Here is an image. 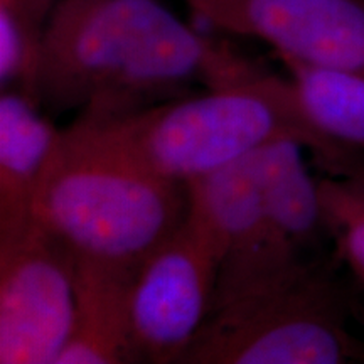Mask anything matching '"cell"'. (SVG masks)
I'll list each match as a JSON object with an SVG mask.
<instances>
[{
	"mask_svg": "<svg viewBox=\"0 0 364 364\" xmlns=\"http://www.w3.org/2000/svg\"><path fill=\"white\" fill-rule=\"evenodd\" d=\"M257 66L196 33L161 0H56L41 44L36 100L51 115L113 118L252 78Z\"/></svg>",
	"mask_w": 364,
	"mask_h": 364,
	"instance_id": "cell-1",
	"label": "cell"
},
{
	"mask_svg": "<svg viewBox=\"0 0 364 364\" xmlns=\"http://www.w3.org/2000/svg\"><path fill=\"white\" fill-rule=\"evenodd\" d=\"M75 124L144 169L182 184L280 140L302 144L336 177H348L364 159L314 124L290 76L262 70L203 95L113 118L78 117Z\"/></svg>",
	"mask_w": 364,
	"mask_h": 364,
	"instance_id": "cell-2",
	"label": "cell"
},
{
	"mask_svg": "<svg viewBox=\"0 0 364 364\" xmlns=\"http://www.w3.org/2000/svg\"><path fill=\"white\" fill-rule=\"evenodd\" d=\"M188 213V186L144 169L73 122L61 130L34 218L75 260L134 275Z\"/></svg>",
	"mask_w": 364,
	"mask_h": 364,
	"instance_id": "cell-3",
	"label": "cell"
},
{
	"mask_svg": "<svg viewBox=\"0 0 364 364\" xmlns=\"http://www.w3.org/2000/svg\"><path fill=\"white\" fill-rule=\"evenodd\" d=\"M349 312L329 267L306 258L209 312L181 364L364 363Z\"/></svg>",
	"mask_w": 364,
	"mask_h": 364,
	"instance_id": "cell-4",
	"label": "cell"
},
{
	"mask_svg": "<svg viewBox=\"0 0 364 364\" xmlns=\"http://www.w3.org/2000/svg\"><path fill=\"white\" fill-rule=\"evenodd\" d=\"M76 316V262L38 220L0 235V363L58 364Z\"/></svg>",
	"mask_w": 364,
	"mask_h": 364,
	"instance_id": "cell-5",
	"label": "cell"
},
{
	"mask_svg": "<svg viewBox=\"0 0 364 364\" xmlns=\"http://www.w3.org/2000/svg\"><path fill=\"white\" fill-rule=\"evenodd\" d=\"M218 272L215 250L189 216L140 263L129 285L136 361L181 364L211 312Z\"/></svg>",
	"mask_w": 364,
	"mask_h": 364,
	"instance_id": "cell-6",
	"label": "cell"
},
{
	"mask_svg": "<svg viewBox=\"0 0 364 364\" xmlns=\"http://www.w3.org/2000/svg\"><path fill=\"white\" fill-rule=\"evenodd\" d=\"M226 33L265 41L280 58L364 76V0H182Z\"/></svg>",
	"mask_w": 364,
	"mask_h": 364,
	"instance_id": "cell-7",
	"label": "cell"
},
{
	"mask_svg": "<svg viewBox=\"0 0 364 364\" xmlns=\"http://www.w3.org/2000/svg\"><path fill=\"white\" fill-rule=\"evenodd\" d=\"M61 130L21 91L0 95V235L31 225Z\"/></svg>",
	"mask_w": 364,
	"mask_h": 364,
	"instance_id": "cell-8",
	"label": "cell"
},
{
	"mask_svg": "<svg viewBox=\"0 0 364 364\" xmlns=\"http://www.w3.org/2000/svg\"><path fill=\"white\" fill-rule=\"evenodd\" d=\"M76 262V316L58 364H129L136 361L130 338V273Z\"/></svg>",
	"mask_w": 364,
	"mask_h": 364,
	"instance_id": "cell-9",
	"label": "cell"
},
{
	"mask_svg": "<svg viewBox=\"0 0 364 364\" xmlns=\"http://www.w3.org/2000/svg\"><path fill=\"white\" fill-rule=\"evenodd\" d=\"M304 149L295 140H280L263 152L268 230L277 243L300 257L329 235L321 188L307 169Z\"/></svg>",
	"mask_w": 364,
	"mask_h": 364,
	"instance_id": "cell-10",
	"label": "cell"
},
{
	"mask_svg": "<svg viewBox=\"0 0 364 364\" xmlns=\"http://www.w3.org/2000/svg\"><path fill=\"white\" fill-rule=\"evenodd\" d=\"M280 59L314 124L336 142L364 152V76Z\"/></svg>",
	"mask_w": 364,
	"mask_h": 364,
	"instance_id": "cell-11",
	"label": "cell"
},
{
	"mask_svg": "<svg viewBox=\"0 0 364 364\" xmlns=\"http://www.w3.org/2000/svg\"><path fill=\"white\" fill-rule=\"evenodd\" d=\"M56 0L0 2V86L36 100L41 44ZM38 102V100H36Z\"/></svg>",
	"mask_w": 364,
	"mask_h": 364,
	"instance_id": "cell-12",
	"label": "cell"
},
{
	"mask_svg": "<svg viewBox=\"0 0 364 364\" xmlns=\"http://www.w3.org/2000/svg\"><path fill=\"white\" fill-rule=\"evenodd\" d=\"M321 201L329 235L341 257L364 285V184L331 176L318 181Z\"/></svg>",
	"mask_w": 364,
	"mask_h": 364,
	"instance_id": "cell-13",
	"label": "cell"
},
{
	"mask_svg": "<svg viewBox=\"0 0 364 364\" xmlns=\"http://www.w3.org/2000/svg\"><path fill=\"white\" fill-rule=\"evenodd\" d=\"M348 179L359 181V182H363V184H364V161H361V164H359L356 169H354V172L348 177Z\"/></svg>",
	"mask_w": 364,
	"mask_h": 364,
	"instance_id": "cell-14",
	"label": "cell"
},
{
	"mask_svg": "<svg viewBox=\"0 0 364 364\" xmlns=\"http://www.w3.org/2000/svg\"><path fill=\"white\" fill-rule=\"evenodd\" d=\"M0 2H7V0H0Z\"/></svg>",
	"mask_w": 364,
	"mask_h": 364,
	"instance_id": "cell-15",
	"label": "cell"
}]
</instances>
